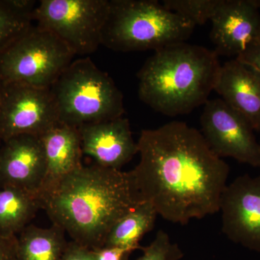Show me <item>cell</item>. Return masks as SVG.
Returning <instances> with one entry per match:
<instances>
[{"label": "cell", "mask_w": 260, "mask_h": 260, "mask_svg": "<svg viewBox=\"0 0 260 260\" xmlns=\"http://www.w3.org/2000/svg\"><path fill=\"white\" fill-rule=\"evenodd\" d=\"M78 129L83 154L92 157L100 167L120 170L138 153L129 121L123 116Z\"/></svg>", "instance_id": "13"}, {"label": "cell", "mask_w": 260, "mask_h": 260, "mask_svg": "<svg viewBox=\"0 0 260 260\" xmlns=\"http://www.w3.org/2000/svg\"><path fill=\"white\" fill-rule=\"evenodd\" d=\"M50 88L0 83V139L17 135L40 137L59 124Z\"/></svg>", "instance_id": "8"}, {"label": "cell", "mask_w": 260, "mask_h": 260, "mask_svg": "<svg viewBox=\"0 0 260 260\" xmlns=\"http://www.w3.org/2000/svg\"><path fill=\"white\" fill-rule=\"evenodd\" d=\"M19 234V260H61L68 244L64 231L54 224L47 229L28 225Z\"/></svg>", "instance_id": "17"}, {"label": "cell", "mask_w": 260, "mask_h": 260, "mask_svg": "<svg viewBox=\"0 0 260 260\" xmlns=\"http://www.w3.org/2000/svg\"><path fill=\"white\" fill-rule=\"evenodd\" d=\"M259 133H260V129H259ZM259 145H260V141H259Z\"/></svg>", "instance_id": "28"}, {"label": "cell", "mask_w": 260, "mask_h": 260, "mask_svg": "<svg viewBox=\"0 0 260 260\" xmlns=\"http://www.w3.org/2000/svg\"><path fill=\"white\" fill-rule=\"evenodd\" d=\"M218 56H235L260 44V13L251 0H220L210 20Z\"/></svg>", "instance_id": "11"}, {"label": "cell", "mask_w": 260, "mask_h": 260, "mask_svg": "<svg viewBox=\"0 0 260 260\" xmlns=\"http://www.w3.org/2000/svg\"><path fill=\"white\" fill-rule=\"evenodd\" d=\"M143 253L136 260H180L182 251L175 243H173L169 234L160 230L150 245L142 248Z\"/></svg>", "instance_id": "21"}, {"label": "cell", "mask_w": 260, "mask_h": 260, "mask_svg": "<svg viewBox=\"0 0 260 260\" xmlns=\"http://www.w3.org/2000/svg\"><path fill=\"white\" fill-rule=\"evenodd\" d=\"M109 0H41L37 25L52 32L74 55H87L102 44Z\"/></svg>", "instance_id": "7"}, {"label": "cell", "mask_w": 260, "mask_h": 260, "mask_svg": "<svg viewBox=\"0 0 260 260\" xmlns=\"http://www.w3.org/2000/svg\"><path fill=\"white\" fill-rule=\"evenodd\" d=\"M222 232L243 247L260 253V175L240 176L228 184L220 200Z\"/></svg>", "instance_id": "10"}, {"label": "cell", "mask_w": 260, "mask_h": 260, "mask_svg": "<svg viewBox=\"0 0 260 260\" xmlns=\"http://www.w3.org/2000/svg\"><path fill=\"white\" fill-rule=\"evenodd\" d=\"M260 76V44H254L235 58Z\"/></svg>", "instance_id": "24"}, {"label": "cell", "mask_w": 260, "mask_h": 260, "mask_svg": "<svg viewBox=\"0 0 260 260\" xmlns=\"http://www.w3.org/2000/svg\"><path fill=\"white\" fill-rule=\"evenodd\" d=\"M220 0H164L167 9L177 13L197 25L211 20Z\"/></svg>", "instance_id": "20"}, {"label": "cell", "mask_w": 260, "mask_h": 260, "mask_svg": "<svg viewBox=\"0 0 260 260\" xmlns=\"http://www.w3.org/2000/svg\"><path fill=\"white\" fill-rule=\"evenodd\" d=\"M0 260H19L17 237L0 235Z\"/></svg>", "instance_id": "25"}, {"label": "cell", "mask_w": 260, "mask_h": 260, "mask_svg": "<svg viewBox=\"0 0 260 260\" xmlns=\"http://www.w3.org/2000/svg\"><path fill=\"white\" fill-rule=\"evenodd\" d=\"M59 122L78 128L123 116L124 99L89 57L73 61L50 88Z\"/></svg>", "instance_id": "5"}, {"label": "cell", "mask_w": 260, "mask_h": 260, "mask_svg": "<svg viewBox=\"0 0 260 260\" xmlns=\"http://www.w3.org/2000/svg\"><path fill=\"white\" fill-rule=\"evenodd\" d=\"M138 148L140 162L129 173L142 202L151 203L158 215L186 225L219 212L229 167L201 132L172 121L143 130Z\"/></svg>", "instance_id": "1"}, {"label": "cell", "mask_w": 260, "mask_h": 260, "mask_svg": "<svg viewBox=\"0 0 260 260\" xmlns=\"http://www.w3.org/2000/svg\"><path fill=\"white\" fill-rule=\"evenodd\" d=\"M61 260H97L92 249L74 242H69Z\"/></svg>", "instance_id": "22"}, {"label": "cell", "mask_w": 260, "mask_h": 260, "mask_svg": "<svg viewBox=\"0 0 260 260\" xmlns=\"http://www.w3.org/2000/svg\"><path fill=\"white\" fill-rule=\"evenodd\" d=\"M2 143H3V141H2V140L0 139V148H1Z\"/></svg>", "instance_id": "27"}, {"label": "cell", "mask_w": 260, "mask_h": 260, "mask_svg": "<svg viewBox=\"0 0 260 260\" xmlns=\"http://www.w3.org/2000/svg\"><path fill=\"white\" fill-rule=\"evenodd\" d=\"M253 4L254 5V6L257 8L258 10H260V0H251Z\"/></svg>", "instance_id": "26"}, {"label": "cell", "mask_w": 260, "mask_h": 260, "mask_svg": "<svg viewBox=\"0 0 260 260\" xmlns=\"http://www.w3.org/2000/svg\"><path fill=\"white\" fill-rule=\"evenodd\" d=\"M93 251L97 260H126L133 251L120 246H103Z\"/></svg>", "instance_id": "23"}, {"label": "cell", "mask_w": 260, "mask_h": 260, "mask_svg": "<svg viewBox=\"0 0 260 260\" xmlns=\"http://www.w3.org/2000/svg\"><path fill=\"white\" fill-rule=\"evenodd\" d=\"M47 162L40 137L21 135L5 140L0 148V186L39 194Z\"/></svg>", "instance_id": "12"}, {"label": "cell", "mask_w": 260, "mask_h": 260, "mask_svg": "<svg viewBox=\"0 0 260 260\" xmlns=\"http://www.w3.org/2000/svg\"><path fill=\"white\" fill-rule=\"evenodd\" d=\"M39 209L37 195L13 186H0V235L17 237Z\"/></svg>", "instance_id": "16"}, {"label": "cell", "mask_w": 260, "mask_h": 260, "mask_svg": "<svg viewBox=\"0 0 260 260\" xmlns=\"http://www.w3.org/2000/svg\"><path fill=\"white\" fill-rule=\"evenodd\" d=\"M214 90L241 114L254 131L260 129V76L237 59L221 65Z\"/></svg>", "instance_id": "14"}, {"label": "cell", "mask_w": 260, "mask_h": 260, "mask_svg": "<svg viewBox=\"0 0 260 260\" xmlns=\"http://www.w3.org/2000/svg\"><path fill=\"white\" fill-rule=\"evenodd\" d=\"M195 27L155 0H109L102 44L121 52L155 51L185 42Z\"/></svg>", "instance_id": "4"}, {"label": "cell", "mask_w": 260, "mask_h": 260, "mask_svg": "<svg viewBox=\"0 0 260 260\" xmlns=\"http://www.w3.org/2000/svg\"><path fill=\"white\" fill-rule=\"evenodd\" d=\"M74 56L52 32L32 25L0 51V83L50 88Z\"/></svg>", "instance_id": "6"}, {"label": "cell", "mask_w": 260, "mask_h": 260, "mask_svg": "<svg viewBox=\"0 0 260 260\" xmlns=\"http://www.w3.org/2000/svg\"><path fill=\"white\" fill-rule=\"evenodd\" d=\"M47 169L38 198L70 173L82 167L83 155L79 131L75 126L59 122L41 135Z\"/></svg>", "instance_id": "15"}, {"label": "cell", "mask_w": 260, "mask_h": 260, "mask_svg": "<svg viewBox=\"0 0 260 260\" xmlns=\"http://www.w3.org/2000/svg\"><path fill=\"white\" fill-rule=\"evenodd\" d=\"M200 124L201 133L215 155L260 168V145L254 129L221 99L206 102Z\"/></svg>", "instance_id": "9"}, {"label": "cell", "mask_w": 260, "mask_h": 260, "mask_svg": "<svg viewBox=\"0 0 260 260\" xmlns=\"http://www.w3.org/2000/svg\"><path fill=\"white\" fill-rule=\"evenodd\" d=\"M54 225L73 242L103 247L111 229L143 203L129 172L82 166L39 197Z\"/></svg>", "instance_id": "2"}, {"label": "cell", "mask_w": 260, "mask_h": 260, "mask_svg": "<svg viewBox=\"0 0 260 260\" xmlns=\"http://www.w3.org/2000/svg\"><path fill=\"white\" fill-rule=\"evenodd\" d=\"M220 68L213 50L186 42L167 46L138 72V96L164 115L189 114L208 102Z\"/></svg>", "instance_id": "3"}, {"label": "cell", "mask_w": 260, "mask_h": 260, "mask_svg": "<svg viewBox=\"0 0 260 260\" xmlns=\"http://www.w3.org/2000/svg\"><path fill=\"white\" fill-rule=\"evenodd\" d=\"M158 215L151 203H140L113 225L104 246H120L133 251L140 249V240L153 229Z\"/></svg>", "instance_id": "18"}, {"label": "cell", "mask_w": 260, "mask_h": 260, "mask_svg": "<svg viewBox=\"0 0 260 260\" xmlns=\"http://www.w3.org/2000/svg\"><path fill=\"white\" fill-rule=\"evenodd\" d=\"M37 2L0 0V51L32 26Z\"/></svg>", "instance_id": "19"}]
</instances>
